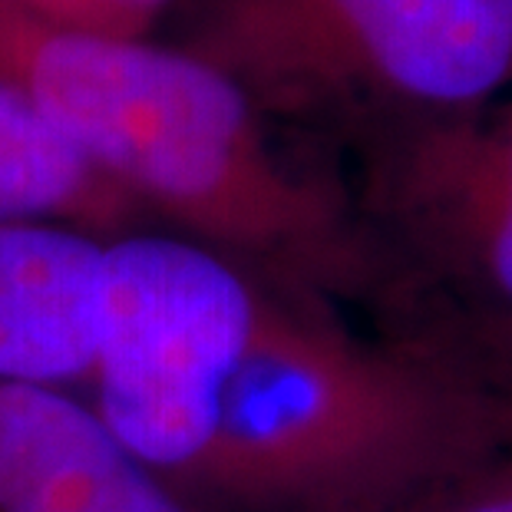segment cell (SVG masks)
<instances>
[{
    "label": "cell",
    "mask_w": 512,
    "mask_h": 512,
    "mask_svg": "<svg viewBox=\"0 0 512 512\" xmlns=\"http://www.w3.org/2000/svg\"><path fill=\"white\" fill-rule=\"evenodd\" d=\"M0 80L34 96L166 232L321 304L384 285L367 215L291 166L242 86L185 50L60 34L0 0Z\"/></svg>",
    "instance_id": "1"
},
{
    "label": "cell",
    "mask_w": 512,
    "mask_h": 512,
    "mask_svg": "<svg viewBox=\"0 0 512 512\" xmlns=\"http://www.w3.org/2000/svg\"><path fill=\"white\" fill-rule=\"evenodd\" d=\"M512 453V397L278 291L189 489L199 512H423Z\"/></svg>",
    "instance_id": "2"
},
{
    "label": "cell",
    "mask_w": 512,
    "mask_h": 512,
    "mask_svg": "<svg viewBox=\"0 0 512 512\" xmlns=\"http://www.w3.org/2000/svg\"><path fill=\"white\" fill-rule=\"evenodd\" d=\"M179 43L265 116L377 136L512 90V0H179Z\"/></svg>",
    "instance_id": "3"
},
{
    "label": "cell",
    "mask_w": 512,
    "mask_h": 512,
    "mask_svg": "<svg viewBox=\"0 0 512 512\" xmlns=\"http://www.w3.org/2000/svg\"><path fill=\"white\" fill-rule=\"evenodd\" d=\"M281 288L166 228L106 242V304L90 410L189 496L219 433L228 387Z\"/></svg>",
    "instance_id": "4"
},
{
    "label": "cell",
    "mask_w": 512,
    "mask_h": 512,
    "mask_svg": "<svg viewBox=\"0 0 512 512\" xmlns=\"http://www.w3.org/2000/svg\"><path fill=\"white\" fill-rule=\"evenodd\" d=\"M370 232L384 258L460 301L512 341V100L364 139Z\"/></svg>",
    "instance_id": "5"
},
{
    "label": "cell",
    "mask_w": 512,
    "mask_h": 512,
    "mask_svg": "<svg viewBox=\"0 0 512 512\" xmlns=\"http://www.w3.org/2000/svg\"><path fill=\"white\" fill-rule=\"evenodd\" d=\"M0 512H199L73 390L0 384Z\"/></svg>",
    "instance_id": "6"
},
{
    "label": "cell",
    "mask_w": 512,
    "mask_h": 512,
    "mask_svg": "<svg viewBox=\"0 0 512 512\" xmlns=\"http://www.w3.org/2000/svg\"><path fill=\"white\" fill-rule=\"evenodd\" d=\"M103 304L106 238L67 225H0V384L86 390Z\"/></svg>",
    "instance_id": "7"
},
{
    "label": "cell",
    "mask_w": 512,
    "mask_h": 512,
    "mask_svg": "<svg viewBox=\"0 0 512 512\" xmlns=\"http://www.w3.org/2000/svg\"><path fill=\"white\" fill-rule=\"evenodd\" d=\"M0 225H67L113 242L152 219L34 96L0 80Z\"/></svg>",
    "instance_id": "8"
},
{
    "label": "cell",
    "mask_w": 512,
    "mask_h": 512,
    "mask_svg": "<svg viewBox=\"0 0 512 512\" xmlns=\"http://www.w3.org/2000/svg\"><path fill=\"white\" fill-rule=\"evenodd\" d=\"M179 0H57L43 27L96 40H152Z\"/></svg>",
    "instance_id": "9"
},
{
    "label": "cell",
    "mask_w": 512,
    "mask_h": 512,
    "mask_svg": "<svg viewBox=\"0 0 512 512\" xmlns=\"http://www.w3.org/2000/svg\"><path fill=\"white\" fill-rule=\"evenodd\" d=\"M423 512H512V453L463 476Z\"/></svg>",
    "instance_id": "10"
},
{
    "label": "cell",
    "mask_w": 512,
    "mask_h": 512,
    "mask_svg": "<svg viewBox=\"0 0 512 512\" xmlns=\"http://www.w3.org/2000/svg\"><path fill=\"white\" fill-rule=\"evenodd\" d=\"M10 4H14L24 17L37 20V24H47L53 7H57V0H10Z\"/></svg>",
    "instance_id": "11"
}]
</instances>
